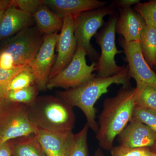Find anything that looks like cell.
<instances>
[{"instance_id": "8992f818", "label": "cell", "mask_w": 156, "mask_h": 156, "mask_svg": "<svg viewBox=\"0 0 156 156\" xmlns=\"http://www.w3.org/2000/svg\"><path fill=\"white\" fill-rule=\"evenodd\" d=\"M6 102V107L3 102L0 107V141L35 134L38 129L29 118L27 105Z\"/></svg>"}, {"instance_id": "836d02e7", "label": "cell", "mask_w": 156, "mask_h": 156, "mask_svg": "<svg viewBox=\"0 0 156 156\" xmlns=\"http://www.w3.org/2000/svg\"><path fill=\"white\" fill-rule=\"evenodd\" d=\"M149 149L151 150V151L152 152L156 154V143L153 146L150 148Z\"/></svg>"}, {"instance_id": "ba28073f", "label": "cell", "mask_w": 156, "mask_h": 156, "mask_svg": "<svg viewBox=\"0 0 156 156\" xmlns=\"http://www.w3.org/2000/svg\"><path fill=\"white\" fill-rule=\"evenodd\" d=\"M87 56V52L83 48H77L67 67L49 80L47 89L58 87L71 89L96 77L95 74L93 73L96 71V62H92L91 65H88L86 59Z\"/></svg>"}, {"instance_id": "52a82bcc", "label": "cell", "mask_w": 156, "mask_h": 156, "mask_svg": "<svg viewBox=\"0 0 156 156\" xmlns=\"http://www.w3.org/2000/svg\"><path fill=\"white\" fill-rule=\"evenodd\" d=\"M45 37L37 27H28L10 38L0 50L12 55L16 66H29L38 53Z\"/></svg>"}, {"instance_id": "484cf974", "label": "cell", "mask_w": 156, "mask_h": 156, "mask_svg": "<svg viewBox=\"0 0 156 156\" xmlns=\"http://www.w3.org/2000/svg\"><path fill=\"white\" fill-rule=\"evenodd\" d=\"M34 83V77L29 67L20 73L12 80L9 84L8 91L26 88L32 86Z\"/></svg>"}, {"instance_id": "ffe728a7", "label": "cell", "mask_w": 156, "mask_h": 156, "mask_svg": "<svg viewBox=\"0 0 156 156\" xmlns=\"http://www.w3.org/2000/svg\"><path fill=\"white\" fill-rule=\"evenodd\" d=\"M37 89V87L31 86L23 89L9 90L6 93L5 100L8 102L30 105L36 99Z\"/></svg>"}, {"instance_id": "603a6c76", "label": "cell", "mask_w": 156, "mask_h": 156, "mask_svg": "<svg viewBox=\"0 0 156 156\" xmlns=\"http://www.w3.org/2000/svg\"><path fill=\"white\" fill-rule=\"evenodd\" d=\"M133 9L142 16L146 24L156 28V0L140 2L133 6Z\"/></svg>"}, {"instance_id": "d6986e66", "label": "cell", "mask_w": 156, "mask_h": 156, "mask_svg": "<svg viewBox=\"0 0 156 156\" xmlns=\"http://www.w3.org/2000/svg\"><path fill=\"white\" fill-rule=\"evenodd\" d=\"M139 42L144 57L153 68L156 66V28L146 24Z\"/></svg>"}, {"instance_id": "4316f807", "label": "cell", "mask_w": 156, "mask_h": 156, "mask_svg": "<svg viewBox=\"0 0 156 156\" xmlns=\"http://www.w3.org/2000/svg\"><path fill=\"white\" fill-rule=\"evenodd\" d=\"M110 151L112 156H149L152 153L149 148H131L120 145L113 147Z\"/></svg>"}, {"instance_id": "30bf717a", "label": "cell", "mask_w": 156, "mask_h": 156, "mask_svg": "<svg viewBox=\"0 0 156 156\" xmlns=\"http://www.w3.org/2000/svg\"><path fill=\"white\" fill-rule=\"evenodd\" d=\"M58 37L57 32L45 36L35 58L30 64L39 90L47 89L50 72L55 62V49Z\"/></svg>"}, {"instance_id": "ac0fdd59", "label": "cell", "mask_w": 156, "mask_h": 156, "mask_svg": "<svg viewBox=\"0 0 156 156\" xmlns=\"http://www.w3.org/2000/svg\"><path fill=\"white\" fill-rule=\"evenodd\" d=\"M17 139L14 143H10L11 156H47L35 134L22 136Z\"/></svg>"}, {"instance_id": "9a60e30c", "label": "cell", "mask_w": 156, "mask_h": 156, "mask_svg": "<svg viewBox=\"0 0 156 156\" xmlns=\"http://www.w3.org/2000/svg\"><path fill=\"white\" fill-rule=\"evenodd\" d=\"M44 4L63 18L85 11L105 7L107 2L98 0H43Z\"/></svg>"}, {"instance_id": "7402d4cb", "label": "cell", "mask_w": 156, "mask_h": 156, "mask_svg": "<svg viewBox=\"0 0 156 156\" xmlns=\"http://www.w3.org/2000/svg\"><path fill=\"white\" fill-rule=\"evenodd\" d=\"M89 128L87 124L75 135V140L69 156H89L88 134Z\"/></svg>"}, {"instance_id": "5bb4252c", "label": "cell", "mask_w": 156, "mask_h": 156, "mask_svg": "<svg viewBox=\"0 0 156 156\" xmlns=\"http://www.w3.org/2000/svg\"><path fill=\"white\" fill-rule=\"evenodd\" d=\"M146 25L142 16L132 7L119 9L116 33L122 35L126 42L139 41Z\"/></svg>"}, {"instance_id": "83f0119b", "label": "cell", "mask_w": 156, "mask_h": 156, "mask_svg": "<svg viewBox=\"0 0 156 156\" xmlns=\"http://www.w3.org/2000/svg\"><path fill=\"white\" fill-rule=\"evenodd\" d=\"M43 3V0H13V5L32 16Z\"/></svg>"}, {"instance_id": "6da1fadb", "label": "cell", "mask_w": 156, "mask_h": 156, "mask_svg": "<svg viewBox=\"0 0 156 156\" xmlns=\"http://www.w3.org/2000/svg\"><path fill=\"white\" fill-rule=\"evenodd\" d=\"M135 97V88L122 87L115 96L104 101L95 136L101 148L111 150L113 147L115 138L132 119Z\"/></svg>"}, {"instance_id": "9c48e42d", "label": "cell", "mask_w": 156, "mask_h": 156, "mask_svg": "<svg viewBox=\"0 0 156 156\" xmlns=\"http://www.w3.org/2000/svg\"><path fill=\"white\" fill-rule=\"evenodd\" d=\"M119 40L128 63V76L136 81V90L147 85L156 87V73L146 61L139 41L126 42L122 37Z\"/></svg>"}, {"instance_id": "d4e9b609", "label": "cell", "mask_w": 156, "mask_h": 156, "mask_svg": "<svg viewBox=\"0 0 156 156\" xmlns=\"http://www.w3.org/2000/svg\"><path fill=\"white\" fill-rule=\"evenodd\" d=\"M132 118L143 123L156 134V112L135 106Z\"/></svg>"}, {"instance_id": "8d00e7d4", "label": "cell", "mask_w": 156, "mask_h": 156, "mask_svg": "<svg viewBox=\"0 0 156 156\" xmlns=\"http://www.w3.org/2000/svg\"><path fill=\"white\" fill-rule=\"evenodd\" d=\"M149 156H156V154L152 152V153Z\"/></svg>"}, {"instance_id": "e0dca14e", "label": "cell", "mask_w": 156, "mask_h": 156, "mask_svg": "<svg viewBox=\"0 0 156 156\" xmlns=\"http://www.w3.org/2000/svg\"><path fill=\"white\" fill-rule=\"evenodd\" d=\"M33 17L37 27L45 36L52 34L61 30L63 19L43 3L39 7Z\"/></svg>"}, {"instance_id": "d590c367", "label": "cell", "mask_w": 156, "mask_h": 156, "mask_svg": "<svg viewBox=\"0 0 156 156\" xmlns=\"http://www.w3.org/2000/svg\"><path fill=\"white\" fill-rule=\"evenodd\" d=\"M5 98L0 97V107L2 106L3 102H4V100H5Z\"/></svg>"}, {"instance_id": "3957f363", "label": "cell", "mask_w": 156, "mask_h": 156, "mask_svg": "<svg viewBox=\"0 0 156 156\" xmlns=\"http://www.w3.org/2000/svg\"><path fill=\"white\" fill-rule=\"evenodd\" d=\"M27 107L29 118L38 130L54 132L73 131L75 122L73 108L59 98L37 97Z\"/></svg>"}, {"instance_id": "44dd1931", "label": "cell", "mask_w": 156, "mask_h": 156, "mask_svg": "<svg viewBox=\"0 0 156 156\" xmlns=\"http://www.w3.org/2000/svg\"><path fill=\"white\" fill-rule=\"evenodd\" d=\"M135 105L156 112V87L147 85L136 89Z\"/></svg>"}, {"instance_id": "7a4b0ae2", "label": "cell", "mask_w": 156, "mask_h": 156, "mask_svg": "<svg viewBox=\"0 0 156 156\" xmlns=\"http://www.w3.org/2000/svg\"><path fill=\"white\" fill-rule=\"evenodd\" d=\"M128 66L121 72L107 77L92 78L75 88L58 92V98L71 106L80 109L86 117L89 128L95 133L98 129L96 121L95 104L103 94L108 92L109 87L113 84L131 87Z\"/></svg>"}, {"instance_id": "f546056e", "label": "cell", "mask_w": 156, "mask_h": 156, "mask_svg": "<svg viewBox=\"0 0 156 156\" xmlns=\"http://www.w3.org/2000/svg\"><path fill=\"white\" fill-rule=\"evenodd\" d=\"M112 2L116 7L121 9L132 7L140 2V0H117L114 1Z\"/></svg>"}, {"instance_id": "74e56055", "label": "cell", "mask_w": 156, "mask_h": 156, "mask_svg": "<svg viewBox=\"0 0 156 156\" xmlns=\"http://www.w3.org/2000/svg\"><path fill=\"white\" fill-rule=\"evenodd\" d=\"M153 68L154 69V71L156 73V66H155Z\"/></svg>"}, {"instance_id": "7c38bea8", "label": "cell", "mask_w": 156, "mask_h": 156, "mask_svg": "<svg viewBox=\"0 0 156 156\" xmlns=\"http://www.w3.org/2000/svg\"><path fill=\"white\" fill-rule=\"evenodd\" d=\"M47 156H69L75 140L73 131L54 132L38 130L35 134Z\"/></svg>"}, {"instance_id": "277c9868", "label": "cell", "mask_w": 156, "mask_h": 156, "mask_svg": "<svg viewBox=\"0 0 156 156\" xmlns=\"http://www.w3.org/2000/svg\"><path fill=\"white\" fill-rule=\"evenodd\" d=\"M116 6L112 2L102 8L85 11L73 16L74 32L77 48H83L87 56L96 62L100 54L91 44V40L104 25V18L115 15Z\"/></svg>"}, {"instance_id": "cb8c5ba5", "label": "cell", "mask_w": 156, "mask_h": 156, "mask_svg": "<svg viewBox=\"0 0 156 156\" xmlns=\"http://www.w3.org/2000/svg\"><path fill=\"white\" fill-rule=\"evenodd\" d=\"M29 67L28 65H23L10 70L0 68V97L5 98L9 84L12 80L20 73Z\"/></svg>"}, {"instance_id": "2e32d148", "label": "cell", "mask_w": 156, "mask_h": 156, "mask_svg": "<svg viewBox=\"0 0 156 156\" xmlns=\"http://www.w3.org/2000/svg\"><path fill=\"white\" fill-rule=\"evenodd\" d=\"M32 17L14 5L10 6L5 11L0 23V41L11 37L28 27Z\"/></svg>"}, {"instance_id": "1f68e13d", "label": "cell", "mask_w": 156, "mask_h": 156, "mask_svg": "<svg viewBox=\"0 0 156 156\" xmlns=\"http://www.w3.org/2000/svg\"><path fill=\"white\" fill-rule=\"evenodd\" d=\"M13 5V0H0V11H5Z\"/></svg>"}, {"instance_id": "4fadbf2b", "label": "cell", "mask_w": 156, "mask_h": 156, "mask_svg": "<svg viewBox=\"0 0 156 156\" xmlns=\"http://www.w3.org/2000/svg\"><path fill=\"white\" fill-rule=\"evenodd\" d=\"M117 138L120 145L128 147L150 148L156 143V133L133 118Z\"/></svg>"}, {"instance_id": "5b68a950", "label": "cell", "mask_w": 156, "mask_h": 156, "mask_svg": "<svg viewBox=\"0 0 156 156\" xmlns=\"http://www.w3.org/2000/svg\"><path fill=\"white\" fill-rule=\"evenodd\" d=\"M119 14L110 16L101 30L95 35V41L100 47L101 53L96 62L95 71L97 77H107L119 73L126 66H119L115 57L123 51L117 49L115 43V26Z\"/></svg>"}, {"instance_id": "4dcf8cb0", "label": "cell", "mask_w": 156, "mask_h": 156, "mask_svg": "<svg viewBox=\"0 0 156 156\" xmlns=\"http://www.w3.org/2000/svg\"><path fill=\"white\" fill-rule=\"evenodd\" d=\"M0 156H11V146L9 141H0Z\"/></svg>"}, {"instance_id": "e575fe53", "label": "cell", "mask_w": 156, "mask_h": 156, "mask_svg": "<svg viewBox=\"0 0 156 156\" xmlns=\"http://www.w3.org/2000/svg\"><path fill=\"white\" fill-rule=\"evenodd\" d=\"M5 11H0V23H1L2 18L3 14H4V13H5Z\"/></svg>"}, {"instance_id": "d6a6232c", "label": "cell", "mask_w": 156, "mask_h": 156, "mask_svg": "<svg viewBox=\"0 0 156 156\" xmlns=\"http://www.w3.org/2000/svg\"><path fill=\"white\" fill-rule=\"evenodd\" d=\"M94 156H105L101 148H98L95 152Z\"/></svg>"}, {"instance_id": "f1b7e54d", "label": "cell", "mask_w": 156, "mask_h": 156, "mask_svg": "<svg viewBox=\"0 0 156 156\" xmlns=\"http://www.w3.org/2000/svg\"><path fill=\"white\" fill-rule=\"evenodd\" d=\"M14 64V58L10 53L0 50V68L10 70L17 67Z\"/></svg>"}, {"instance_id": "8fae6325", "label": "cell", "mask_w": 156, "mask_h": 156, "mask_svg": "<svg viewBox=\"0 0 156 156\" xmlns=\"http://www.w3.org/2000/svg\"><path fill=\"white\" fill-rule=\"evenodd\" d=\"M63 26L58 34L56 44L58 53L51 70L49 80L67 67L77 49L74 32L73 16L67 15L63 17Z\"/></svg>"}]
</instances>
